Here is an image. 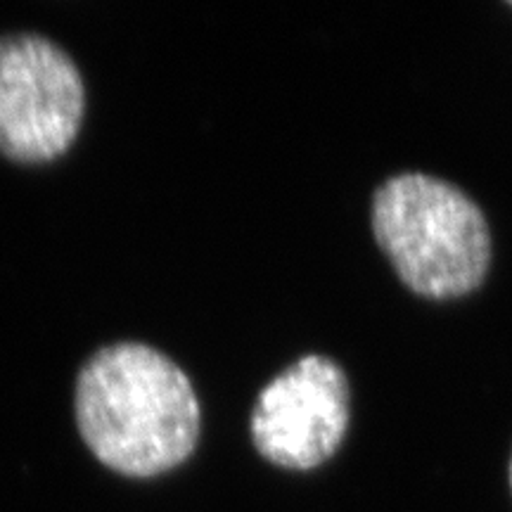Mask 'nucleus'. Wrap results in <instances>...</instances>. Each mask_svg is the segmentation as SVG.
<instances>
[{
	"label": "nucleus",
	"instance_id": "5",
	"mask_svg": "<svg viewBox=\"0 0 512 512\" xmlns=\"http://www.w3.org/2000/svg\"><path fill=\"white\" fill-rule=\"evenodd\" d=\"M508 479H510V491H512V453H510V465H508Z\"/></svg>",
	"mask_w": 512,
	"mask_h": 512
},
{
	"label": "nucleus",
	"instance_id": "3",
	"mask_svg": "<svg viewBox=\"0 0 512 512\" xmlns=\"http://www.w3.org/2000/svg\"><path fill=\"white\" fill-rule=\"evenodd\" d=\"M86 91L72 57L48 38H0V155L53 162L79 136Z\"/></svg>",
	"mask_w": 512,
	"mask_h": 512
},
{
	"label": "nucleus",
	"instance_id": "4",
	"mask_svg": "<svg viewBox=\"0 0 512 512\" xmlns=\"http://www.w3.org/2000/svg\"><path fill=\"white\" fill-rule=\"evenodd\" d=\"M349 408L342 366L328 356H304L261 389L252 413V441L261 458L283 470H316L347 437Z\"/></svg>",
	"mask_w": 512,
	"mask_h": 512
},
{
	"label": "nucleus",
	"instance_id": "2",
	"mask_svg": "<svg viewBox=\"0 0 512 512\" xmlns=\"http://www.w3.org/2000/svg\"><path fill=\"white\" fill-rule=\"evenodd\" d=\"M373 235L401 283L434 302L475 292L489 273L491 230L484 211L441 178H387L373 195Z\"/></svg>",
	"mask_w": 512,
	"mask_h": 512
},
{
	"label": "nucleus",
	"instance_id": "1",
	"mask_svg": "<svg viewBox=\"0 0 512 512\" xmlns=\"http://www.w3.org/2000/svg\"><path fill=\"white\" fill-rule=\"evenodd\" d=\"M74 408L93 456L124 477L164 475L200 439V401L188 375L147 344H112L91 356Z\"/></svg>",
	"mask_w": 512,
	"mask_h": 512
}]
</instances>
